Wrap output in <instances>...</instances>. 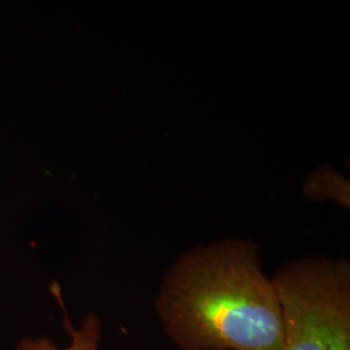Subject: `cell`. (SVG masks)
<instances>
[{"instance_id": "6da1fadb", "label": "cell", "mask_w": 350, "mask_h": 350, "mask_svg": "<svg viewBox=\"0 0 350 350\" xmlns=\"http://www.w3.org/2000/svg\"><path fill=\"white\" fill-rule=\"evenodd\" d=\"M154 313L178 350H282V313L257 247L227 239L180 254Z\"/></svg>"}, {"instance_id": "7a4b0ae2", "label": "cell", "mask_w": 350, "mask_h": 350, "mask_svg": "<svg viewBox=\"0 0 350 350\" xmlns=\"http://www.w3.org/2000/svg\"><path fill=\"white\" fill-rule=\"evenodd\" d=\"M271 279L282 313V350H350L348 260H295Z\"/></svg>"}, {"instance_id": "3957f363", "label": "cell", "mask_w": 350, "mask_h": 350, "mask_svg": "<svg viewBox=\"0 0 350 350\" xmlns=\"http://www.w3.org/2000/svg\"><path fill=\"white\" fill-rule=\"evenodd\" d=\"M65 329L70 336V344L64 349L49 338H26L18 342L16 350H99L103 323L96 314L83 317L77 328L65 319Z\"/></svg>"}]
</instances>
